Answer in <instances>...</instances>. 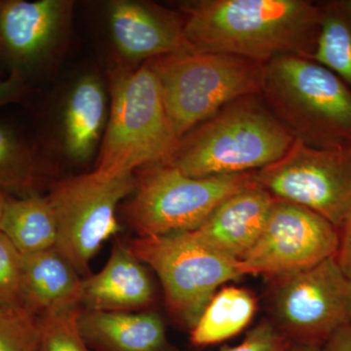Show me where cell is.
Listing matches in <instances>:
<instances>
[{"label":"cell","mask_w":351,"mask_h":351,"mask_svg":"<svg viewBox=\"0 0 351 351\" xmlns=\"http://www.w3.org/2000/svg\"><path fill=\"white\" fill-rule=\"evenodd\" d=\"M186 40L196 52L267 64L279 57L313 59L320 7L309 0H193L181 4Z\"/></svg>","instance_id":"cell-1"},{"label":"cell","mask_w":351,"mask_h":351,"mask_svg":"<svg viewBox=\"0 0 351 351\" xmlns=\"http://www.w3.org/2000/svg\"><path fill=\"white\" fill-rule=\"evenodd\" d=\"M23 255L0 232V308L22 306L21 274Z\"/></svg>","instance_id":"cell-25"},{"label":"cell","mask_w":351,"mask_h":351,"mask_svg":"<svg viewBox=\"0 0 351 351\" xmlns=\"http://www.w3.org/2000/svg\"><path fill=\"white\" fill-rule=\"evenodd\" d=\"M318 4L320 31L313 60L336 73L351 89V0Z\"/></svg>","instance_id":"cell-21"},{"label":"cell","mask_w":351,"mask_h":351,"mask_svg":"<svg viewBox=\"0 0 351 351\" xmlns=\"http://www.w3.org/2000/svg\"><path fill=\"white\" fill-rule=\"evenodd\" d=\"M135 188V175L108 178L96 171L53 184L47 198L56 217L55 248L83 278L91 274L90 261L119 232L117 207Z\"/></svg>","instance_id":"cell-9"},{"label":"cell","mask_w":351,"mask_h":351,"mask_svg":"<svg viewBox=\"0 0 351 351\" xmlns=\"http://www.w3.org/2000/svg\"><path fill=\"white\" fill-rule=\"evenodd\" d=\"M149 63L179 138L228 104L260 95L265 66L232 55L196 51L157 58Z\"/></svg>","instance_id":"cell-5"},{"label":"cell","mask_w":351,"mask_h":351,"mask_svg":"<svg viewBox=\"0 0 351 351\" xmlns=\"http://www.w3.org/2000/svg\"><path fill=\"white\" fill-rule=\"evenodd\" d=\"M40 317L25 307L0 308V351H40Z\"/></svg>","instance_id":"cell-23"},{"label":"cell","mask_w":351,"mask_h":351,"mask_svg":"<svg viewBox=\"0 0 351 351\" xmlns=\"http://www.w3.org/2000/svg\"><path fill=\"white\" fill-rule=\"evenodd\" d=\"M113 41L122 56L133 61L195 52L186 40L184 17L151 2L117 0L110 5Z\"/></svg>","instance_id":"cell-12"},{"label":"cell","mask_w":351,"mask_h":351,"mask_svg":"<svg viewBox=\"0 0 351 351\" xmlns=\"http://www.w3.org/2000/svg\"><path fill=\"white\" fill-rule=\"evenodd\" d=\"M260 97L292 137L307 147H351V89L313 59L285 56L267 62Z\"/></svg>","instance_id":"cell-3"},{"label":"cell","mask_w":351,"mask_h":351,"mask_svg":"<svg viewBox=\"0 0 351 351\" xmlns=\"http://www.w3.org/2000/svg\"><path fill=\"white\" fill-rule=\"evenodd\" d=\"M255 181L276 199L301 205L339 232L351 219V147L320 149L295 140L282 158L256 171Z\"/></svg>","instance_id":"cell-10"},{"label":"cell","mask_w":351,"mask_h":351,"mask_svg":"<svg viewBox=\"0 0 351 351\" xmlns=\"http://www.w3.org/2000/svg\"><path fill=\"white\" fill-rule=\"evenodd\" d=\"M156 289L145 265L128 246L117 243L105 267L83 278L82 308L100 311H145Z\"/></svg>","instance_id":"cell-15"},{"label":"cell","mask_w":351,"mask_h":351,"mask_svg":"<svg viewBox=\"0 0 351 351\" xmlns=\"http://www.w3.org/2000/svg\"><path fill=\"white\" fill-rule=\"evenodd\" d=\"M287 351H325L323 346L314 345H302V343H291Z\"/></svg>","instance_id":"cell-30"},{"label":"cell","mask_w":351,"mask_h":351,"mask_svg":"<svg viewBox=\"0 0 351 351\" xmlns=\"http://www.w3.org/2000/svg\"><path fill=\"white\" fill-rule=\"evenodd\" d=\"M82 309L59 311L40 317V351H94L78 327Z\"/></svg>","instance_id":"cell-24"},{"label":"cell","mask_w":351,"mask_h":351,"mask_svg":"<svg viewBox=\"0 0 351 351\" xmlns=\"http://www.w3.org/2000/svg\"><path fill=\"white\" fill-rule=\"evenodd\" d=\"M24 90L22 73L19 69H14L8 78L0 82V107L17 101Z\"/></svg>","instance_id":"cell-27"},{"label":"cell","mask_w":351,"mask_h":351,"mask_svg":"<svg viewBox=\"0 0 351 351\" xmlns=\"http://www.w3.org/2000/svg\"><path fill=\"white\" fill-rule=\"evenodd\" d=\"M336 257L341 269L351 279V219L339 232V245Z\"/></svg>","instance_id":"cell-28"},{"label":"cell","mask_w":351,"mask_h":351,"mask_svg":"<svg viewBox=\"0 0 351 351\" xmlns=\"http://www.w3.org/2000/svg\"><path fill=\"white\" fill-rule=\"evenodd\" d=\"M128 247L154 270L167 311L189 332L221 286L246 276L241 262L221 255L189 232L138 237Z\"/></svg>","instance_id":"cell-7"},{"label":"cell","mask_w":351,"mask_h":351,"mask_svg":"<svg viewBox=\"0 0 351 351\" xmlns=\"http://www.w3.org/2000/svg\"><path fill=\"white\" fill-rule=\"evenodd\" d=\"M323 348L325 351H351V324L335 332Z\"/></svg>","instance_id":"cell-29"},{"label":"cell","mask_w":351,"mask_h":351,"mask_svg":"<svg viewBox=\"0 0 351 351\" xmlns=\"http://www.w3.org/2000/svg\"><path fill=\"white\" fill-rule=\"evenodd\" d=\"M135 179L124 215L138 237L193 232L223 201L256 184L255 172L193 178L168 164L138 169Z\"/></svg>","instance_id":"cell-6"},{"label":"cell","mask_w":351,"mask_h":351,"mask_svg":"<svg viewBox=\"0 0 351 351\" xmlns=\"http://www.w3.org/2000/svg\"><path fill=\"white\" fill-rule=\"evenodd\" d=\"M83 277L56 248L23 255L21 302L29 313L82 308Z\"/></svg>","instance_id":"cell-16"},{"label":"cell","mask_w":351,"mask_h":351,"mask_svg":"<svg viewBox=\"0 0 351 351\" xmlns=\"http://www.w3.org/2000/svg\"><path fill=\"white\" fill-rule=\"evenodd\" d=\"M38 180V166L31 151L12 130L0 125V189L25 191Z\"/></svg>","instance_id":"cell-22"},{"label":"cell","mask_w":351,"mask_h":351,"mask_svg":"<svg viewBox=\"0 0 351 351\" xmlns=\"http://www.w3.org/2000/svg\"><path fill=\"white\" fill-rule=\"evenodd\" d=\"M105 120L103 85L96 76H84L73 88L64 112V142L69 156L85 160L91 156Z\"/></svg>","instance_id":"cell-18"},{"label":"cell","mask_w":351,"mask_h":351,"mask_svg":"<svg viewBox=\"0 0 351 351\" xmlns=\"http://www.w3.org/2000/svg\"><path fill=\"white\" fill-rule=\"evenodd\" d=\"M179 141L149 61L135 71H115L110 119L94 171L105 177H123L168 163Z\"/></svg>","instance_id":"cell-4"},{"label":"cell","mask_w":351,"mask_h":351,"mask_svg":"<svg viewBox=\"0 0 351 351\" xmlns=\"http://www.w3.org/2000/svg\"><path fill=\"white\" fill-rule=\"evenodd\" d=\"M276 198L256 182L223 201L191 234L203 244L241 262L262 234Z\"/></svg>","instance_id":"cell-14"},{"label":"cell","mask_w":351,"mask_h":351,"mask_svg":"<svg viewBox=\"0 0 351 351\" xmlns=\"http://www.w3.org/2000/svg\"><path fill=\"white\" fill-rule=\"evenodd\" d=\"M78 327L94 351H174L165 323L154 311L119 313L82 308Z\"/></svg>","instance_id":"cell-17"},{"label":"cell","mask_w":351,"mask_h":351,"mask_svg":"<svg viewBox=\"0 0 351 351\" xmlns=\"http://www.w3.org/2000/svg\"><path fill=\"white\" fill-rule=\"evenodd\" d=\"M257 300L250 291L235 286L219 289L191 332L193 346H213L237 336L250 324Z\"/></svg>","instance_id":"cell-20"},{"label":"cell","mask_w":351,"mask_h":351,"mask_svg":"<svg viewBox=\"0 0 351 351\" xmlns=\"http://www.w3.org/2000/svg\"><path fill=\"white\" fill-rule=\"evenodd\" d=\"M291 341L269 319H263L247 332L241 343L221 351H287Z\"/></svg>","instance_id":"cell-26"},{"label":"cell","mask_w":351,"mask_h":351,"mask_svg":"<svg viewBox=\"0 0 351 351\" xmlns=\"http://www.w3.org/2000/svg\"><path fill=\"white\" fill-rule=\"evenodd\" d=\"M294 141L260 95H250L182 136L166 164L193 178L256 172L282 158Z\"/></svg>","instance_id":"cell-2"},{"label":"cell","mask_w":351,"mask_h":351,"mask_svg":"<svg viewBox=\"0 0 351 351\" xmlns=\"http://www.w3.org/2000/svg\"><path fill=\"white\" fill-rule=\"evenodd\" d=\"M7 198L4 197L0 191V221H1L2 215H3L4 206H5Z\"/></svg>","instance_id":"cell-31"},{"label":"cell","mask_w":351,"mask_h":351,"mask_svg":"<svg viewBox=\"0 0 351 351\" xmlns=\"http://www.w3.org/2000/svg\"><path fill=\"white\" fill-rule=\"evenodd\" d=\"M269 283V320L291 343L324 346L351 324V279L336 256Z\"/></svg>","instance_id":"cell-8"},{"label":"cell","mask_w":351,"mask_h":351,"mask_svg":"<svg viewBox=\"0 0 351 351\" xmlns=\"http://www.w3.org/2000/svg\"><path fill=\"white\" fill-rule=\"evenodd\" d=\"M339 232L319 214L276 199L257 243L241 261L245 274L267 280L309 269L337 255Z\"/></svg>","instance_id":"cell-11"},{"label":"cell","mask_w":351,"mask_h":351,"mask_svg":"<svg viewBox=\"0 0 351 351\" xmlns=\"http://www.w3.org/2000/svg\"><path fill=\"white\" fill-rule=\"evenodd\" d=\"M0 232L22 255L55 248L58 240L56 217L47 196L7 199Z\"/></svg>","instance_id":"cell-19"},{"label":"cell","mask_w":351,"mask_h":351,"mask_svg":"<svg viewBox=\"0 0 351 351\" xmlns=\"http://www.w3.org/2000/svg\"><path fill=\"white\" fill-rule=\"evenodd\" d=\"M66 0L0 2V44L15 63L29 64L58 43L71 17Z\"/></svg>","instance_id":"cell-13"}]
</instances>
